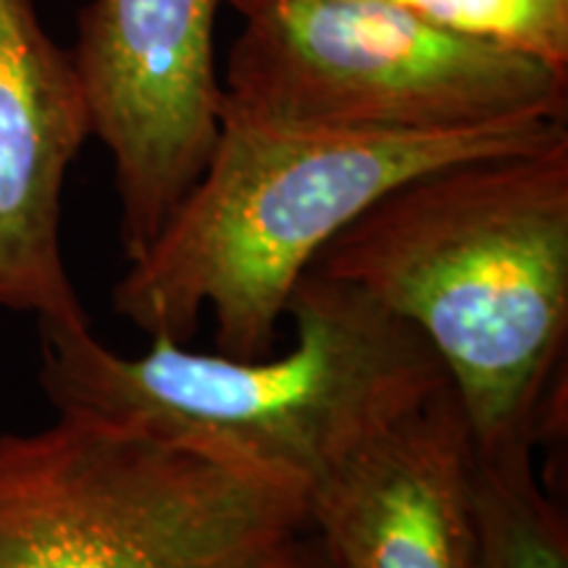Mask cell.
<instances>
[{"label":"cell","instance_id":"cell-4","mask_svg":"<svg viewBox=\"0 0 568 568\" xmlns=\"http://www.w3.org/2000/svg\"><path fill=\"white\" fill-rule=\"evenodd\" d=\"M305 487L209 439L88 414L0 435V568H261Z\"/></svg>","mask_w":568,"mask_h":568},{"label":"cell","instance_id":"cell-7","mask_svg":"<svg viewBox=\"0 0 568 568\" xmlns=\"http://www.w3.org/2000/svg\"><path fill=\"white\" fill-rule=\"evenodd\" d=\"M88 138L71 53L34 0H0V308L48 329L90 326L61 251L63 182Z\"/></svg>","mask_w":568,"mask_h":568},{"label":"cell","instance_id":"cell-9","mask_svg":"<svg viewBox=\"0 0 568 568\" xmlns=\"http://www.w3.org/2000/svg\"><path fill=\"white\" fill-rule=\"evenodd\" d=\"M471 568H568L566 508L545 489L535 453H474Z\"/></svg>","mask_w":568,"mask_h":568},{"label":"cell","instance_id":"cell-8","mask_svg":"<svg viewBox=\"0 0 568 568\" xmlns=\"http://www.w3.org/2000/svg\"><path fill=\"white\" fill-rule=\"evenodd\" d=\"M474 443L450 385L305 489L339 568H471Z\"/></svg>","mask_w":568,"mask_h":568},{"label":"cell","instance_id":"cell-10","mask_svg":"<svg viewBox=\"0 0 568 568\" xmlns=\"http://www.w3.org/2000/svg\"><path fill=\"white\" fill-rule=\"evenodd\" d=\"M471 38L568 71V0H403Z\"/></svg>","mask_w":568,"mask_h":568},{"label":"cell","instance_id":"cell-1","mask_svg":"<svg viewBox=\"0 0 568 568\" xmlns=\"http://www.w3.org/2000/svg\"><path fill=\"white\" fill-rule=\"evenodd\" d=\"M311 268L426 339L474 453H537L566 437L568 132L403 180Z\"/></svg>","mask_w":568,"mask_h":568},{"label":"cell","instance_id":"cell-5","mask_svg":"<svg viewBox=\"0 0 568 568\" xmlns=\"http://www.w3.org/2000/svg\"><path fill=\"white\" fill-rule=\"evenodd\" d=\"M222 116L372 134L568 122V71L403 0H274L245 19Z\"/></svg>","mask_w":568,"mask_h":568},{"label":"cell","instance_id":"cell-6","mask_svg":"<svg viewBox=\"0 0 568 568\" xmlns=\"http://www.w3.org/2000/svg\"><path fill=\"white\" fill-rule=\"evenodd\" d=\"M224 0H90L71 53L90 138L111 155L119 240L138 258L222 134L213 27Z\"/></svg>","mask_w":568,"mask_h":568},{"label":"cell","instance_id":"cell-11","mask_svg":"<svg viewBox=\"0 0 568 568\" xmlns=\"http://www.w3.org/2000/svg\"><path fill=\"white\" fill-rule=\"evenodd\" d=\"M261 568H339L322 537L305 524L268 556Z\"/></svg>","mask_w":568,"mask_h":568},{"label":"cell","instance_id":"cell-3","mask_svg":"<svg viewBox=\"0 0 568 568\" xmlns=\"http://www.w3.org/2000/svg\"><path fill=\"white\" fill-rule=\"evenodd\" d=\"M274 358H226L151 339L122 355L84 329L40 326V387L55 414H88L209 439L308 489L385 426L443 389L426 339L364 290L314 268Z\"/></svg>","mask_w":568,"mask_h":568},{"label":"cell","instance_id":"cell-12","mask_svg":"<svg viewBox=\"0 0 568 568\" xmlns=\"http://www.w3.org/2000/svg\"><path fill=\"white\" fill-rule=\"evenodd\" d=\"M272 3H274V0H224V6H230V9L237 11L243 19L268 9Z\"/></svg>","mask_w":568,"mask_h":568},{"label":"cell","instance_id":"cell-2","mask_svg":"<svg viewBox=\"0 0 568 568\" xmlns=\"http://www.w3.org/2000/svg\"><path fill=\"white\" fill-rule=\"evenodd\" d=\"M568 122L453 134L314 130L222 116L203 174L113 284V314L151 339L187 345L213 318V347L268 358L290 297L322 247L376 197L445 163L527 151Z\"/></svg>","mask_w":568,"mask_h":568}]
</instances>
